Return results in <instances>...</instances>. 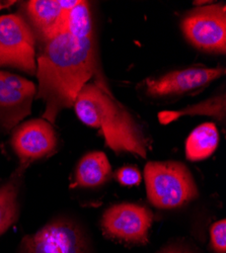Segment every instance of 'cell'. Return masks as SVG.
Returning a JSON list of instances; mask_svg holds the SVG:
<instances>
[{
    "label": "cell",
    "mask_w": 226,
    "mask_h": 253,
    "mask_svg": "<svg viewBox=\"0 0 226 253\" xmlns=\"http://www.w3.org/2000/svg\"><path fill=\"white\" fill-rule=\"evenodd\" d=\"M93 39H78L67 33L46 42L38 58V98L46 103L43 118L54 125L63 109L74 105L79 91L96 73Z\"/></svg>",
    "instance_id": "cell-1"
},
{
    "label": "cell",
    "mask_w": 226,
    "mask_h": 253,
    "mask_svg": "<svg viewBox=\"0 0 226 253\" xmlns=\"http://www.w3.org/2000/svg\"><path fill=\"white\" fill-rule=\"evenodd\" d=\"M73 107L82 123L101 131L112 150L146 157L147 139L141 126L104 83H87L79 91Z\"/></svg>",
    "instance_id": "cell-2"
},
{
    "label": "cell",
    "mask_w": 226,
    "mask_h": 253,
    "mask_svg": "<svg viewBox=\"0 0 226 253\" xmlns=\"http://www.w3.org/2000/svg\"><path fill=\"white\" fill-rule=\"evenodd\" d=\"M149 202L159 209L181 207L197 198L195 180L186 165L177 161L148 162L144 169Z\"/></svg>",
    "instance_id": "cell-3"
},
{
    "label": "cell",
    "mask_w": 226,
    "mask_h": 253,
    "mask_svg": "<svg viewBox=\"0 0 226 253\" xmlns=\"http://www.w3.org/2000/svg\"><path fill=\"white\" fill-rule=\"evenodd\" d=\"M181 27L184 37L197 49L211 53H225V4H211L191 10L182 18Z\"/></svg>",
    "instance_id": "cell-4"
},
{
    "label": "cell",
    "mask_w": 226,
    "mask_h": 253,
    "mask_svg": "<svg viewBox=\"0 0 226 253\" xmlns=\"http://www.w3.org/2000/svg\"><path fill=\"white\" fill-rule=\"evenodd\" d=\"M35 38L26 20L18 14L0 16V66L35 74Z\"/></svg>",
    "instance_id": "cell-5"
},
{
    "label": "cell",
    "mask_w": 226,
    "mask_h": 253,
    "mask_svg": "<svg viewBox=\"0 0 226 253\" xmlns=\"http://www.w3.org/2000/svg\"><path fill=\"white\" fill-rule=\"evenodd\" d=\"M225 74L223 67H190L174 70L142 83L145 93L153 98H167L201 91Z\"/></svg>",
    "instance_id": "cell-6"
},
{
    "label": "cell",
    "mask_w": 226,
    "mask_h": 253,
    "mask_svg": "<svg viewBox=\"0 0 226 253\" xmlns=\"http://www.w3.org/2000/svg\"><path fill=\"white\" fill-rule=\"evenodd\" d=\"M22 253H87V244L80 230L67 221H54L26 236Z\"/></svg>",
    "instance_id": "cell-7"
},
{
    "label": "cell",
    "mask_w": 226,
    "mask_h": 253,
    "mask_svg": "<svg viewBox=\"0 0 226 253\" xmlns=\"http://www.w3.org/2000/svg\"><path fill=\"white\" fill-rule=\"evenodd\" d=\"M152 219V213L145 207L120 204L106 211L101 224L111 237L128 242L145 243Z\"/></svg>",
    "instance_id": "cell-8"
},
{
    "label": "cell",
    "mask_w": 226,
    "mask_h": 253,
    "mask_svg": "<svg viewBox=\"0 0 226 253\" xmlns=\"http://www.w3.org/2000/svg\"><path fill=\"white\" fill-rule=\"evenodd\" d=\"M35 84L18 75L0 71V126L11 130L31 114Z\"/></svg>",
    "instance_id": "cell-9"
},
{
    "label": "cell",
    "mask_w": 226,
    "mask_h": 253,
    "mask_svg": "<svg viewBox=\"0 0 226 253\" xmlns=\"http://www.w3.org/2000/svg\"><path fill=\"white\" fill-rule=\"evenodd\" d=\"M11 146L25 166L54 151L57 146V136L52 125L47 121L31 120L15 129Z\"/></svg>",
    "instance_id": "cell-10"
},
{
    "label": "cell",
    "mask_w": 226,
    "mask_h": 253,
    "mask_svg": "<svg viewBox=\"0 0 226 253\" xmlns=\"http://www.w3.org/2000/svg\"><path fill=\"white\" fill-rule=\"evenodd\" d=\"M59 1L32 0L27 2V13L39 36L45 42L64 31L66 13Z\"/></svg>",
    "instance_id": "cell-11"
},
{
    "label": "cell",
    "mask_w": 226,
    "mask_h": 253,
    "mask_svg": "<svg viewBox=\"0 0 226 253\" xmlns=\"http://www.w3.org/2000/svg\"><path fill=\"white\" fill-rule=\"evenodd\" d=\"M112 167L105 153L90 152L82 157L76 167L75 183L84 187H95L108 181Z\"/></svg>",
    "instance_id": "cell-12"
},
{
    "label": "cell",
    "mask_w": 226,
    "mask_h": 253,
    "mask_svg": "<svg viewBox=\"0 0 226 253\" xmlns=\"http://www.w3.org/2000/svg\"><path fill=\"white\" fill-rule=\"evenodd\" d=\"M219 144V133L213 123H205L189 135L186 141V155L191 161H199L211 156Z\"/></svg>",
    "instance_id": "cell-13"
},
{
    "label": "cell",
    "mask_w": 226,
    "mask_h": 253,
    "mask_svg": "<svg viewBox=\"0 0 226 253\" xmlns=\"http://www.w3.org/2000/svg\"><path fill=\"white\" fill-rule=\"evenodd\" d=\"M204 115L214 117L218 121H225V94L216 95L208 98L200 103L184 108L181 111H164L158 114L159 122L163 125H168L181 117L184 116Z\"/></svg>",
    "instance_id": "cell-14"
},
{
    "label": "cell",
    "mask_w": 226,
    "mask_h": 253,
    "mask_svg": "<svg viewBox=\"0 0 226 253\" xmlns=\"http://www.w3.org/2000/svg\"><path fill=\"white\" fill-rule=\"evenodd\" d=\"M92 19L88 1H80L66 13L63 33L78 39H93Z\"/></svg>",
    "instance_id": "cell-15"
},
{
    "label": "cell",
    "mask_w": 226,
    "mask_h": 253,
    "mask_svg": "<svg viewBox=\"0 0 226 253\" xmlns=\"http://www.w3.org/2000/svg\"><path fill=\"white\" fill-rule=\"evenodd\" d=\"M18 179H11L0 186V235L17 220L18 217Z\"/></svg>",
    "instance_id": "cell-16"
},
{
    "label": "cell",
    "mask_w": 226,
    "mask_h": 253,
    "mask_svg": "<svg viewBox=\"0 0 226 253\" xmlns=\"http://www.w3.org/2000/svg\"><path fill=\"white\" fill-rule=\"evenodd\" d=\"M211 245L215 252L225 253L226 252V222L221 220L213 224L210 229Z\"/></svg>",
    "instance_id": "cell-17"
},
{
    "label": "cell",
    "mask_w": 226,
    "mask_h": 253,
    "mask_svg": "<svg viewBox=\"0 0 226 253\" xmlns=\"http://www.w3.org/2000/svg\"><path fill=\"white\" fill-rule=\"evenodd\" d=\"M116 177L118 181L125 186L138 185L141 182V173L134 166L122 167L117 171Z\"/></svg>",
    "instance_id": "cell-18"
},
{
    "label": "cell",
    "mask_w": 226,
    "mask_h": 253,
    "mask_svg": "<svg viewBox=\"0 0 226 253\" xmlns=\"http://www.w3.org/2000/svg\"><path fill=\"white\" fill-rule=\"evenodd\" d=\"M160 253H188V251L179 247H169L167 249L162 250Z\"/></svg>",
    "instance_id": "cell-19"
},
{
    "label": "cell",
    "mask_w": 226,
    "mask_h": 253,
    "mask_svg": "<svg viewBox=\"0 0 226 253\" xmlns=\"http://www.w3.org/2000/svg\"><path fill=\"white\" fill-rule=\"evenodd\" d=\"M3 7V5L2 4H0V8H2Z\"/></svg>",
    "instance_id": "cell-20"
}]
</instances>
